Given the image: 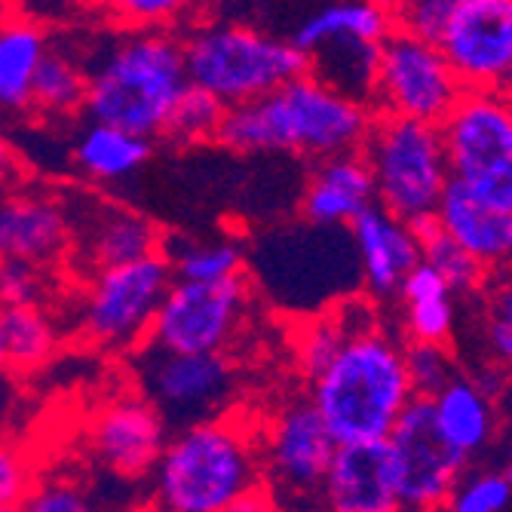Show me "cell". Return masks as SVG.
<instances>
[{
  "label": "cell",
  "mask_w": 512,
  "mask_h": 512,
  "mask_svg": "<svg viewBox=\"0 0 512 512\" xmlns=\"http://www.w3.org/2000/svg\"><path fill=\"white\" fill-rule=\"evenodd\" d=\"M148 494L166 512H246L270 506L258 430L218 414L169 433Z\"/></svg>",
  "instance_id": "1"
},
{
  "label": "cell",
  "mask_w": 512,
  "mask_h": 512,
  "mask_svg": "<svg viewBox=\"0 0 512 512\" xmlns=\"http://www.w3.org/2000/svg\"><path fill=\"white\" fill-rule=\"evenodd\" d=\"M375 108L350 99L310 71L267 96L227 108L215 142L234 154H292L322 160L359 151Z\"/></svg>",
  "instance_id": "2"
},
{
  "label": "cell",
  "mask_w": 512,
  "mask_h": 512,
  "mask_svg": "<svg viewBox=\"0 0 512 512\" xmlns=\"http://www.w3.org/2000/svg\"><path fill=\"white\" fill-rule=\"evenodd\" d=\"M181 40L169 28H123L86 59V117L160 138L188 89Z\"/></svg>",
  "instance_id": "3"
},
{
  "label": "cell",
  "mask_w": 512,
  "mask_h": 512,
  "mask_svg": "<svg viewBox=\"0 0 512 512\" xmlns=\"http://www.w3.org/2000/svg\"><path fill=\"white\" fill-rule=\"evenodd\" d=\"M307 381V399L338 445L387 439L414 399L402 344L381 325L350 335Z\"/></svg>",
  "instance_id": "4"
},
{
  "label": "cell",
  "mask_w": 512,
  "mask_h": 512,
  "mask_svg": "<svg viewBox=\"0 0 512 512\" xmlns=\"http://www.w3.org/2000/svg\"><path fill=\"white\" fill-rule=\"evenodd\" d=\"M188 80L227 108L267 96L270 89L307 74V53L295 40L237 22H206L181 40Z\"/></svg>",
  "instance_id": "5"
},
{
  "label": "cell",
  "mask_w": 512,
  "mask_h": 512,
  "mask_svg": "<svg viewBox=\"0 0 512 512\" xmlns=\"http://www.w3.org/2000/svg\"><path fill=\"white\" fill-rule=\"evenodd\" d=\"M359 151L375 181V203L408 224L436 215L451 178L439 123L378 114Z\"/></svg>",
  "instance_id": "6"
},
{
  "label": "cell",
  "mask_w": 512,
  "mask_h": 512,
  "mask_svg": "<svg viewBox=\"0 0 512 512\" xmlns=\"http://www.w3.org/2000/svg\"><path fill=\"white\" fill-rule=\"evenodd\" d=\"M169 286L172 267L163 252L92 270L74 316L80 338L99 350L132 353L148 341Z\"/></svg>",
  "instance_id": "7"
},
{
  "label": "cell",
  "mask_w": 512,
  "mask_h": 512,
  "mask_svg": "<svg viewBox=\"0 0 512 512\" xmlns=\"http://www.w3.org/2000/svg\"><path fill=\"white\" fill-rule=\"evenodd\" d=\"M132 353L135 387L163 414L169 430L227 414L237 399V365L221 350H169L154 341H145Z\"/></svg>",
  "instance_id": "8"
},
{
  "label": "cell",
  "mask_w": 512,
  "mask_h": 512,
  "mask_svg": "<svg viewBox=\"0 0 512 512\" xmlns=\"http://www.w3.org/2000/svg\"><path fill=\"white\" fill-rule=\"evenodd\" d=\"M439 132L448 175L494 206H512V99L500 89H463Z\"/></svg>",
  "instance_id": "9"
},
{
  "label": "cell",
  "mask_w": 512,
  "mask_h": 512,
  "mask_svg": "<svg viewBox=\"0 0 512 512\" xmlns=\"http://www.w3.org/2000/svg\"><path fill=\"white\" fill-rule=\"evenodd\" d=\"M463 96V83L442 56L439 43L396 25L378 50L375 96L378 114L442 123Z\"/></svg>",
  "instance_id": "10"
},
{
  "label": "cell",
  "mask_w": 512,
  "mask_h": 512,
  "mask_svg": "<svg viewBox=\"0 0 512 512\" xmlns=\"http://www.w3.org/2000/svg\"><path fill=\"white\" fill-rule=\"evenodd\" d=\"M347 240H350V227H329L313 221H304V227L295 230L270 234L255 252L258 283L283 307L298 310V304H310V310H319L325 304H332L329 298L338 295V286L347 283V276H359V261L344 258V261H325L316 267L313 261L329 255Z\"/></svg>",
  "instance_id": "11"
},
{
  "label": "cell",
  "mask_w": 512,
  "mask_h": 512,
  "mask_svg": "<svg viewBox=\"0 0 512 512\" xmlns=\"http://www.w3.org/2000/svg\"><path fill=\"white\" fill-rule=\"evenodd\" d=\"M252 286L246 273L230 279H175L154 316L148 341L169 350L227 353L246 329Z\"/></svg>",
  "instance_id": "12"
},
{
  "label": "cell",
  "mask_w": 512,
  "mask_h": 512,
  "mask_svg": "<svg viewBox=\"0 0 512 512\" xmlns=\"http://www.w3.org/2000/svg\"><path fill=\"white\" fill-rule=\"evenodd\" d=\"M335 445L338 442L310 399H289L279 405L258 430L267 497L289 506H307V497H319Z\"/></svg>",
  "instance_id": "13"
},
{
  "label": "cell",
  "mask_w": 512,
  "mask_h": 512,
  "mask_svg": "<svg viewBox=\"0 0 512 512\" xmlns=\"http://www.w3.org/2000/svg\"><path fill=\"white\" fill-rule=\"evenodd\" d=\"M396 463V503L408 512L442 509L470 460L451 448L433 421L427 396H414L387 436Z\"/></svg>",
  "instance_id": "14"
},
{
  "label": "cell",
  "mask_w": 512,
  "mask_h": 512,
  "mask_svg": "<svg viewBox=\"0 0 512 512\" xmlns=\"http://www.w3.org/2000/svg\"><path fill=\"white\" fill-rule=\"evenodd\" d=\"M163 414L142 396H117L89 421L86 445L99 467L120 482H145L169 439Z\"/></svg>",
  "instance_id": "15"
},
{
  "label": "cell",
  "mask_w": 512,
  "mask_h": 512,
  "mask_svg": "<svg viewBox=\"0 0 512 512\" xmlns=\"http://www.w3.org/2000/svg\"><path fill=\"white\" fill-rule=\"evenodd\" d=\"M436 43L463 89H497L512 62V0H467Z\"/></svg>",
  "instance_id": "16"
},
{
  "label": "cell",
  "mask_w": 512,
  "mask_h": 512,
  "mask_svg": "<svg viewBox=\"0 0 512 512\" xmlns=\"http://www.w3.org/2000/svg\"><path fill=\"white\" fill-rule=\"evenodd\" d=\"M74 243V212L53 191L25 188L0 194V261L50 267Z\"/></svg>",
  "instance_id": "17"
},
{
  "label": "cell",
  "mask_w": 512,
  "mask_h": 512,
  "mask_svg": "<svg viewBox=\"0 0 512 512\" xmlns=\"http://www.w3.org/2000/svg\"><path fill=\"white\" fill-rule=\"evenodd\" d=\"M319 497L338 512H396V463L390 442L335 445Z\"/></svg>",
  "instance_id": "18"
},
{
  "label": "cell",
  "mask_w": 512,
  "mask_h": 512,
  "mask_svg": "<svg viewBox=\"0 0 512 512\" xmlns=\"http://www.w3.org/2000/svg\"><path fill=\"white\" fill-rule=\"evenodd\" d=\"M350 240L356 249L362 286L375 298H393L405 273L421 261L417 230L381 203H371L350 221Z\"/></svg>",
  "instance_id": "19"
},
{
  "label": "cell",
  "mask_w": 512,
  "mask_h": 512,
  "mask_svg": "<svg viewBox=\"0 0 512 512\" xmlns=\"http://www.w3.org/2000/svg\"><path fill=\"white\" fill-rule=\"evenodd\" d=\"M436 224L467 249L485 270L512 264V206H494L448 178L436 203Z\"/></svg>",
  "instance_id": "20"
},
{
  "label": "cell",
  "mask_w": 512,
  "mask_h": 512,
  "mask_svg": "<svg viewBox=\"0 0 512 512\" xmlns=\"http://www.w3.org/2000/svg\"><path fill=\"white\" fill-rule=\"evenodd\" d=\"M371 203H375V181L362 151L316 160L298 200L304 221L329 227H350V221Z\"/></svg>",
  "instance_id": "21"
},
{
  "label": "cell",
  "mask_w": 512,
  "mask_h": 512,
  "mask_svg": "<svg viewBox=\"0 0 512 512\" xmlns=\"http://www.w3.org/2000/svg\"><path fill=\"white\" fill-rule=\"evenodd\" d=\"M74 243L89 270L148 258L163 249L160 227L132 209L96 206L74 218Z\"/></svg>",
  "instance_id": "22"
},
{
  "label": "cell",
  "mask_w": 512,
  "mask_h": 512,
  "mask_svg": "<svg viewBox=\"0 0 512 512\" xmlns=\"http://www.w3.org/2000/svg\"><path fill=\"white\" fill-rule=\"evenodd\" d=\"M53 37L31 13L0 16V114H31V86L43 56L50 53Z\"/></svg>",
  "instance_id": "23"
},
{
  "label": "cell",
  "mask_w": 512,
  "mask_h": 512,
  "mask_svg": "<svg viewBox=\"0 0 512 512\" xmlns=\"http://www.w3.org/2000/svg\"><path fill=\"white\" fill-rule=\"evenodd\" d=\"M154 157V138L120 129L114 123L89 120L71 142L74 169L96 184H120Z\"/></svg>",
  "instance_id": "24"
},
{
  "label": "cell",
  "mask_w": 512,
  "mask_h": 512,
  "mask_svg": "<svg viewBox=\"0 0 512 512\" xmlns=\"http://www.w3.org/2000/svg\"><path fill=\"white\" fill-rule=\"evenodd\" d=\"M427 399L433 405L436 430L451 448H457L467 460L485 451L494 436V408L488 393L476 381L454 375L439 393Z\"/></svg>",
  "instance_id": "25"
},
{
  "label": "cell",
  "mask_w": 512,
  "mask_h": 512,
  "mask_svg": "<svg viewBox=\"0 0 512 512\" xmlns=\"http://www.w3.org/2000/svg\"><path fill=\"white\" fill-rule=\"evenodd\" d=\"M396 295L402 301L405 341L448 344L454 332V292L424 258L405 273Z\"/></svg>",
  "instance_id": "26"
},
{
  "label": "cell",
  "mask_w": 512,
  "mask_h": 512,
  "mask_svg": "<svg viewBox=\"0 0 512 512\" xmlns=\"http://www.w3.org/2000/svg\"><path fill=\"white\" fill-rule=\"evenodd\" d=\"M396 28V7L387 0H335V4L316 10L295 31V43L301 50H313L316 43L332 37H362L381 43Z\"/></svg>",
  "instance_id": "27"
},
{
  "label": "cell",
  "mask_w": 512,
  "mask_h": 512,
  "mask_svg": "<svg viewBox=\"0 0 512 512\" xmlns=\"http://www.w3.org/2000/svg\"><path fill=\"white\" fill-rule=\"evenodd\" d=\"M86 105V62L71 50L50 46L43 56L34 86H31V114L40 120H71L83 114Z\"/></svg>",
  "instance_id": "28"
},
{
  "label": "cell",
  "mask_w": 512,
  "mask_h": 512,
  "mask_svg": "<svg viewBox=\"0 0 512 512\" xmlns=\"http://www.w3.org/2000/svg\"><path fill=\"white\" fill-rule=\"evenodd\" d=\"M160 252L175 279H230L249 267V246L237 237H178Z\"/></svg>",
  "instance_id": "29"
},
{
  "label": "cell",
  "mask_w": 512,
  "mask_h": 512,
  "mask_svg": "<svg viewBox=\"0 0 512 512\" xmlns=\"http://www.w3.org/2000/svg\"><path fill=\"white\" fill-rule=\"evenodd\" d=\"M7 368L34 371L53 359L59 347V322L43 304L4 307Z\"/></svg>",
  "instance_id": "30"
},
{
  "label": "cell",
  "mask_w": 512,
  "mask_h": 512,
  "mask_svg": "<svg viewBox=\"0 0 512 512\" xmlns=\"http://www.w3.org/2000/svg\"><path fill=\"white\" fill-rule=\"evenodd\" d=\"M411 227L417 230V237H421V258L445 279L454 295L476 292L485 283L488 270L467 249H463L451 234H445V230L436 224V215L417 221Z\"/></svg>",
  "instance_id": "31"
},
{
  "label": "cell",
  "mask_w": 512,
  "mask_h": 512,
  "mask_svg": "<svg viewBox=\"0 0 512 512\" xmlns=\"http://www.w3.org/2000/svg\"><path fill=\"white\" fill-rule=\"evenodd\" d=\"M227 105L218 102L212 92L188 83V89L181 92V99L175 102L160 138L178 145V148H197L209 145L218 138V129L224 123Z\"/></svg>",
  "instance_id": "32"
},
{
  "label": "cell",
  "mask_w": 512,
  "mask_h": 512,
  "mask_svg": "<svg viewBox=\"0 0 512 512\" xmlns=\"http://www.w3.org/2000/svg\"><path fill=\"white\" fill-rule=\"evenodd\" d=\"M105 19L120 28H172L197 0H92Z\"/></svg>",
  "instance_id": "33"
},
{
  "label": "cell",
  "mask_w": 512,
  "mask_h": 512,
  "mask_svg": "<svg viewBox=\"0 0 512 512\" xmlns=\"http://www.w3.org/2000/svg\"><path fill=\"white\" fill-rule=\"evenodd\" d=\"M402 356L414 396H433L457 375L451 350L439 341H405Z\"/></svg>",
  "instance_id": "34"
},
{
  "label": "cell",
  "mask_w": 512,
  "mask_h": 512,
  "mask_svg": "<svg viewBox=\"0 0 512 512\" xmlns=\"http://www.w3.org/2000/svg\"><path fill=\"white\" fill-rule=\"evenodd\" d=\"M512 503V482L506 473H476L463 470L448 494V509L454 512H503Z\"/></svg>",
  "instance_id": "35"
},
{
  "label": "cell",
  "mask_w": 512,
  "mask_h": 512,
  "mask_svg": "<svg viewBox=\"0 0 512 512\" xmlns=\"http://www.w3.org/2000/svg\"><path fill=\"white\" fill-rule=\"evenodd\" d=\"M46 267L31 261H0V307L43 304L46 298Z\"/></svg>",
  "instance_id": "36"
},
{
  "label": "cell",
  "mask_w": 512,
  "mask_h": 512,
  "mask_svg": "<svg viewBox=\"0 0 512 512\" xmlns=\"http://www.w3.org/2000/svg\"><path fill=\"white\" fill-rule=\"evenodd\" d=\"M89 506H92V494L80 482L65 476L34 482L22 503V509L31 512H86Z\"/></svg>",
  "instance_id": "37"
},
{
  "label": "cell",
  "mask_w": 512,
  "mask_h": 512,
  "mask_svg": "<svg viewBox=\"0 0 512 512\" xmlns=\"http://www.w3.org/2000/svg\"><path fill=\"white\" fill-rule=\"evenodd\" d=\"M488 347L497 362L512 368V264L491 289V319H488Z\"/></svg>",
  "instance_id": "38"
},
{
  "label": "cell",
  "mask_w": 512,
  "mask_h": 512,
  "mask_svg": "<svg viewBox=\"0 0 512 512\" xmlns=\"http://www.w3.org/2000/svg\"><path fill=\"white\" fill-rule=\"evenodd\" d=\"M467 4V0H405L396 7V25L427 40H439L448 19Z\"/></svg>",
  "instance_id": "39"
},
{
  "label": "cell",
  "mask_w": 512,
  "mask_h": 512,
  "mask_svg": "<svg viewBox=\"0 0 512 512\" xmlns=\"http://www.w3.org/2000/svg\"><path fill=\"white\" fill-rule=\"evenodd\" d=\"M34 485L31 463L19 448L0 445V512L19 509Z\"/></svg>",
  "instance_id": "40"
},
{
  "label": "cell",
  "mask_w": 512,
  "mask_h": 512,
  "mask_svg": "<svg viewBox=\"0 0 512 512\" xmlns=\"http://www.w3.org/2000/svg\"><path fill=\"white\" fill-rule=\"evenodd\" d=\"M16 4L22 7V13H31L40 22H53V19L80 13L86 4H92V0H16Z\"/></svg>",
  "instance_id": "41"
},
{
  "label": "cell",
  "mask_w": 512,
  "mask_h": 512,
  "mask_svg": "<svg viewBox=\"0 0 512 512\" xmlns=\"http://www.w3.org/2000/svg\"><path fill=\"white\" fill-rule=\"evenodd\" d=\"M16 184H22V160L10 138L0 132V194L13 191Z\"/></svg>",
  "instance_id": "42"
},
{
  "label": "cell",
  "mask_w": 512,
  "mask_h": 512,
  "mask_svg": "<svg viewBox=\"0 0 512 512\" xmlns=\"http://www.w3.org/2000/svg\"><path fill=\"white\" fill-rule=\"evenodd\" d=\"M7 368V341H4V307H0V371Z\"/></svg>",
  "instance_id": "43"
},
{
  "label": "cell",
  "mask_w": 512,
  "mask_h": 512,
  "mask_svg": "<svg viewBox=\"0 0 512 512\" xmlns=\"http://www.w3.org/2000/svg\"><path fill=\"white\" fill-rule=\"evenodd\" d=\"M503 96H509L512 99V62H509V68H506V74H503V80H500V86H497Z\"/></svg>",
  "instance_id": "44"
},
{
  "label": "cell",
  "mask_w": 512,
  "mask_h": 512,
  "mask_svg": "<svg viewBox=\"0 0 512 512\" xmlns=\"http://www.w3.org/2000/svg\"><path fill=\"white\" fill-rule=\"evenodd\" d=\"M503 473H506V479H509V482H512V460H509V467H506V470H503Z\"/></svg>",
  "instance_id": "45"
},
{
  "label": "cell",
  "mask_w": 512,
  "mask_h": 512,
  "mask_svg": "<svg viewBox=\"0 0 512 512\" xmlns=\"http://www.w3.org/2000/svg\"><path fill=\"white\" fill-rule=\"evenodd\" d=\"M387 4H393V7H399V4H405V0H387Z\"/></svg>",
  "instance_id": "46"
}]
</instances>
